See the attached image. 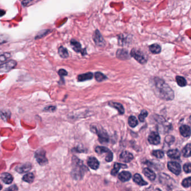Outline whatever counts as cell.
<instances>
[{"instance_id":"8992f818","label":"cell","mask_w":191,"mask_h":191,"mask_svg":"<svg viewBox=\"0 0 191 191\" xmlns=\"http://www.w3.org/2000/svg\"><path fill=\"white\" fill-rule=\"evenodd\" d=\"M46 152L44 150L42 149L38 150L35 153V157L38 163L41 165H44L48 163V160L46 158Z\"/></svg>"},{"instance_id":"ab89813d","label":"cell","mask_w":191,"mask_h":191,"mask_svg":"<svg viewBox=\"0 0 191 191\" xmlns=\"http://www.w3.org/2000/svg\"><path fill=\"white\" fill-rule=\"evenodd\" d=\"M56 107L55 106H49V107L45 108L44 110L47 112H53L56 110Z\"/></svg>"},{"instance_id":"7a4b0ae2","label":"cell","mask_w":191,"mask_h":191,"mask_svg":"<svg viewBox=\"0 0 191 191\" xmlns=\"http://www.w3.org/2000/svg\"><path fill=\"white\" fill-rule=\"evenodd\" d=\"M73 170L72 174L75 179H79L84 176V173L87 170L86 167L81 160L76 157L73 158Z\"/></svg>"},{"instance_id":"9a60e30c","label":"cell","mask_w":191,"mask_h":191,"mask_svg":"<svg viewBox=\"0 0 191 191\" xmlns=\"http://www.w3.org/2000/svg\"><path fill=\"white\" fill-rule=\"evenodd\" d=\"M88 164L90 168L93 170H97L99 167V162L95 157H90L88 160Z\"/></svg>"},{"instance_id":"d6986e66","label":"cell","mask_w":191,"mask_h":191,"mask_svg":"<svg viewBox=\"0 0 191 191\" xmlns=\"http://www.w3.org/2000/svg\"><path fill=\"white\" fill-rule=\"evenodd\" d=\"M131 177H132L131 174L129 172H127V171L122 172L118 175V179L123 182L128 181Z\"/></svg>"},{"instance_id":"5bb4252c","label":"cell","mask_w":191,"mask_h":191,"mask_svg":"<svg viewBox=\"0 0 191 191\" xmlns=\"http://www.w3.org/2000/svg\"><path fill=\"white\" fill-rule=\"evenodd\" d=\"M119 158L121 161L125 163H129L133 160V156L130 152L127 151H124L120 155Z\"/></svg>"},{"instance_id":"2e32d148","label":"cell","mask_w":191,"mask_h":191,"mask_svg":"<svg viewBox=\"0 0 191 191\" xmlns=\"http://www.w3.org/2000/svg\"><path fill=\"white\" fill-rule=\"evenodd\" d=\"M179 132L181 135L184 137H188L191 136V128L188 125H182L179 128Z\"/></svg>"},{"instance_id":"d590c367","label":"cell","mask_w":191,"mask_h":191,"mask_svg":"<svg viewBox=\"0 0 191 191\" xmlns=\"http://www.w3.org/2000/svg\"><path fill=\"white\" fill-rule=\"evenodd\" d=\"M49 30H43V31H41L40 33H39L35 37V39H39V38H41L43 37H44L45 35H46L48 33H49Z\"/></svg>"},{"instance_id":"3957f363","label":"cell","mask_w":191,"mask_h":191,"mask_svg":"<svg viewBox=\"0 0 191 191\" xmlns=\"http://www.w3.org/2000/svg\"><path fill=\"white\" fill-rule=\"evenodd\" d=\"M130 55L141 64H145L147 61L146 56L139 49H136L135 48L132 49L131 51Z\"/></svg>"},{"instance_id":"8fae6325","label":"cell","mask_w":191,"mask_h":191,"mask_svg":"<svg viewBox=\"0 0 191 191\" xmlns=\"http://www.w3.org/2000/svg\"><path fill=\"white\" fill-rule=\"evenodd\" d=\"M148 141L150 144L157 145L160 142V137L158 132H152L148 137Z\"/></svg>"},{"instance_id":"ba28073f","label":"cell","mask_w":191,"mask_h":191,"mask_svg":"<svg viewBox=\"0 0 191 191\" xmlns=\"http://www.w3.org/2000/svg\"><path fill=\"white\" fill-rule=\"evenodd\" d=\"M168 168L169 170L176 175H179L182 172L181 166L177 162H170L168 163Z\"/></svg>"},{"instance_id":"7402d4cb","label":"cell","mask_w":191,"mask_h":191,"mask_svg":"<svg viewBox=\"0 0 191 191\" xmlns=\"http://www.w3.org/2000/svg\"><path fill=\"white\" fill-rule=\"evenodd\" d=\"M167 155L170 158L178 159L181 157V153L178 149L170 150L167 152Z\"/></svg>"},{"instance_id":"5b68a950","label":"cell","mask_w":191,"mask_h":191,"mask_svg":"<svg viewBox=\"0 0 191 191\" xmlns=\"http://www.w3.org/2000/svg\"><path fill=\"white\" fill-rule=\"evenodd\" d=\"M95 152L99 155H102L105 154V160L107 162H111L113 160V155L112 151L108 149L106 147L104 146H97L95 148Z\"/></svg>"},{"instance_id":"d6a6232c","label":"cell","mask_w":191,"mask_h":191,"mask_svg":"<svg viewBox=\"0 0 191 191\" xmlns=\"http://www.w3.org/2000/svg\"><path fill=\"white\" fill-rule=\"evenodd\" d=\"M152 155L157 158L161 159L163 157L164 154L161 150H154L152 152Z\"/></svg>"},{"instance_id":"f1b7e54d","label":"cell","mask_w":191,"mask_h":191,"mask_svg":"<svg viewBox=\"0 0 191 191\" xmlns=\"http://www.w3.org/2000/svg\"><path fill=\"white\" fill-rule=\"evenodd\" d=\"M176 81L178 85L181 86V87H184L186 86L187 83L186 80L182 76H177L176 77Z\"/></svg>"},{"instance_id":"484cf974","label":"cell","mask_w":191,"mask_h":191,"mask_svg":"<svg viewBox=\"0 0 191 191\" xmlns=\"http://www.w3.org/2000/svg\"><path fill=\"white\" fill-rule=\"evenodd\" d=\"M35 176L32 173H29L24 176L23 180L24 182H27L28 183H31L34 181Z\"/></svg>"},{"instance_id":"6da1fadb","label":"cell","mask_w":191,"mask_h":191,"mask_svg":"<svg viewBox=\"0 0 191 191\" xmlns=\"http://www.w3.org/2000/svg\"><path fill=\"white\" fill-rule=\"evenodd\" d=\"M153 81L155 94L159 98L167 101L174 99V91L164 80L159 77H154Z\"/></svg>"},{"instance_id":"8d00e7d4","label":"cell","mask_w":191,"mask_h":191,"mask_svg":"<svg viewBox=\"0 0 191 191\" xmlns=\"http://www.w3.org/2000/svg\"><path fill=\"white\" fill-rule=\"evenodd\" d=\"M183 170L186 173H191V164H185L183 166Z\"/></svg>"},{"instance_id":"cb8c5ba5","label":"cell","mask_w":191,"mask_h":191,"mask_svg":"<svg viewBox=\"0 0 191 191\" xmlns=\"http://www.w3.org/2000/svg\"><path fill=\"white\" fill-rule=\"evenodd\" d=\"M121 168H127V166L125 164H122L118 163L114 164L113 169L111 171V174L112 176H116L119 172V169Z\"/></svg>"},{"instance_id":"277c9868","label":"cell","mask_w":191,"mask_h":191,"mask_svg":"<svg viewBox=\"0 0 191 191\" xmlns=\"http://www.w3.org/2000/svg\"><path fill=\"white\" fill-rule=\"evenodd\" d=\"M91 130L93 131L94 133H96L97 134V135L98 136V139L100 143L105 144L108 142L109 136L105 131L102 128L98 130L95 127H93L91 128Z\"/></svg>"},{"instance_id":"f546056e","label":"cell","mask_w":191,"mask_h":191,"mask_svg":"<svg viewBox=\"0 0 191 191\" xmlns=\"http://www.w3.org/2000/svg\"><path fill=\"white\" fill-rule=\"evenodd\" d=\"M128 123L130 127H132V128H134L138 125V121H137V119L135 117L133 116H131L128 118Z\"/></svg>"},{"instance_id":"ffe728a7","label":"cell","mask_w":191,"mask_h":191,"mask_svg":"<svg viewBox=\"0 0 191 191\" xmlns=\"http://www.w3.org/2000/svg\"><path fill=\"white\" fill-rule=\"evenodd\" d=\"M93 77V74L92 72H87L83 74H81L77 76V80L80 82L85 81L86 80H91Z\"/></svg>"},{"instance_id":"52a82bcc","label":"cell","mask_w":191,"mask_h":191,"mask_svg":"<svg viewBox=\"0 0 191 191\" xmlns=\"http://www.w3.org/2000/svg\"><path fill=\"white\" fill-rule=\"evenodd\" d=\"M17 62L14 60H10L0 65V72H8L16 67Z\"/></svg>"},{"instance_id":"e0dca14e","label":"cell","mask_w":191,"mask_h":191,"mask_svg":"<svg viewBox=\"0 0 191 191\" xmlns=\"http://www.w3.org/2000/svg\"><path fill=\"white\" fill-rule=\"evenodd\" d=\"M1 179L2 182L5 183V184H9L13 182L14 178L11 174L8 173H4L1 175Z\"/></svg>"},{"instance_id":"836d02e7","label":"cell","mask_w":191,"mask_h":191,"mask_svg":"<svg viewBox=\"0 0 191 191\" xmlns=\"http://www.w3.org/2000/svg\"><path fill=\"white\" fill-rule=\"evenodd\" d=\"M191 177H189L187 178L184 179L183 181H182V185L185 188H189L191 186Z\"/></svg>"},{"instance_id":"9c48e42d","label":"cell","mask_w":191,"mask_h":191,"mask_svg":"<svg viewBox=\"0 0 191 191\" xmlns=\"http://www.w3.org/2000/svg\"><path fill=\"white\" fill-rule=\"evenodd\" d=\"M93 39L95 44L99 47H103L105 46V42L102 37V34L98 30H96L93 36Z\"/></svg>"},{"instance_id":"4dcf8cb0","label":"cell","mask_w":191,"mask_h":191,"mask_svg":"<svg viewBox=\"0 0 191 191\" xmlns=\"http://www.w3.org/2000/svg\"><path fill=\"white\" fill-rule=\"evenodd\" d=\"M94 77L95 80L98 82H102L107 79L106 76H105L102 72H95L94 74Z\"/></svg>"},{"instance_id":"603a6c76","label":"cell","mask_w":191,"mask_h":191,"mask_svg":"<svg viewBox=\"0 0 191 191\" xmlns=\"http://www.w3.org/2000/svg\"><path fill=\"white\" fill-rule=\"evenodd\" d=\"M109 105L112 107L116 109L120 114H123L125 113V109L121 103L116 102L109 103Z\"/></svg>"},{"instance_id":"4fadbf2b","label":"cell","mask_w":191,"mask_h":191,"mask_svg":"<svg viewBox=\"0 0 191 191\" xmlns=\"http://www.w3.org/2000/svg\"><path fill=\"white\" fill-rule=\"evenodd\" d=\"M32 169V164L29 163L18 165L15 168V170L19 173H24L29 172Z\"/></svg>"},{"instance_id":"7c38bea8","label":"cell","mask_w":191,"mask_h":191,"mask_svg":"<svg viewBox=\"0 0 191 191\" xmlns=\"http://www.w3.org/2000/svg\"><path fill=\"white\" fill-rule=\"evenodd\" d=\"M117 57L121 60H127L130 59V56L128 52L126 49H118L116 53Z\"/></svg>"},{"instance_id":"74e56055","label":"cell","mask_w":191,"mask_h":191,"mask_svg":"<svg viewBox=\"0 0 191 191\" xmlns=\"http://www.w3.org/2000/svg\"><path fill=\"white\" fill-rule=\"evenodd\" d=\"M165 140V142L168 144H172L174 141V137L172 136H167Z\"/></svg>"},{"instance_id":"83f0119b","label":"cell","mask_w":191,"mask_h":191,"mask_svg":"<svg viewBox=\"0 0 191 191\" xmlns=\"http://www.w3.org/2000/svg\"><path fill=\"white\" fill-rule=\"evenodd\" d=\"M183 156L188 158L191 156V144L189 143L186 145V146L183 148L182 151Z\"/></svg>"},{"instance_id":"4316f807","label":"cell","mask_w":191,"mask_h":191,"mask_svg":"<svg viewBox=\"0 0 191 191\" xmlns=\"http://www.w3.org/2000/svg\"><path fill=\"white\" fill-rule=\"evenodd\" d=\"M58 54L63 58H67L69 55L67 49L63 46H61L58 49Z\"/></svg>"},{"instance_id":"b9f144b4","label":"cell","mask_w":191,"mask_h":191,"mask_svg":"<svg viewBox=\"0 0 191 191\" xmlns=\"http://www.w3.org/2000/svg\"><path fill=\"white\" fill-rule=\"evenodd\" d=\"M7 54H5L4 55H1L0 56V62H4V61L6 60L7 59V58H9L10 56H7Z\"/></svg>"},{"instance_id":"ac0fdd59","label":"cell","mask_w":191,"mask_h":191,"mask_svg":"<svg viewBox=\"0 0 191 191\" xmlns=\"http://www.w3.org/2000/svg\"><path fill=\"white\" fill-rule=\"evenodd\" d=\"M143 173L146 177L151 181H153L156 178V175L155 173L149 168H144L143 169Z\"/></svg>"},{"instance_id":"e575fe53","label":"cell","mask_w":191,"mask_h":191,"mask_svg":"<svg viewBox=\"0 0 191 191\" xmlns=\"http://www.w3.org/2000/svg\"><path fill=\"white\" fill-rule=\"evenodd\" d=\"M0 116L4 120H6L7 118L10 116V112L6 111H0Z\"/></svg>"},{"instance_id":"7bdbcfd3","label":"cell","mask_w":191,"mask_h":191,"mask_svg":"<svg viewBox=\"0 0 191 191\" xmlns=\"http://www.w3.org/2000/svg\"><path fill=\"white\" fill-rule=\"evenodd\" d=\"M30 2H32V1H24L21 3H22V4H23L24 6H27V4L30 3Z\"/></svg>"},{"instance_id":"ee69618b","label":"cell","mask_w":191,"mask_h":191,"mask_svg":"<svg viewBox=\"0 0 191 191\" xmlns=\"http://www.w3.org/2000/svg\"><path fill=\"white\" fill-rule=\"evenodd\" d=\"M5 14V11L4 10L0 9V17L4 16Z\"/></svg>"},{"instance_id":"1f68e13d","label":"cell","mask_w":191,"mask_h":191,"mask_svg":"<svg viewBox=\"0 0 191 191\" xmlns=\"http://www.w3.org/2000/svg\"><path fill=\"white\" fill-rule=\"evenodd\" d=\"M147 116H148V112L145 110H142L140 113L138 118H139V119L140 122H143L145 121L146 117H147Z\"/></svg>"},{"instance_id":"44dd1931","label":"cell","mask_w":191,"mask_h":191,"mask_svg":"<svg viewBox=\"0 0 191 191\" xmlns=\"http://www.w3.org/2000/svg\"><path fill=\"white\" fill-rule=\"evenodd\" d=\"M133 180L136 184H139V186H146L148 184L147 182L145 181L139 174H135L133 177Z\"/></svg>"},{"instance_id":"f6af8a7d","label":"cell","mask_w":191,"mask_h":191,"mask_svg":"<svg viewBox=\"0 0 191 191\" xmlns=\"http://www.w3.org/2000/svg\"><path fill=\"white\" fill-rule=\"evenodd\" d=\"M2 185L0 184V191L2 190Z\"/></svg>"},{"instance_id":"d4e9b609","label":"cell","mask_w":191,"mask_h":191,"mask_svg":"<svg viewBox=\"0 0 191 191\" xmlns=\"http://www.w3.org/2000/svg\"><path fill=\"white\" fill-rule=\"evenodd\" d=\"M149 48L150 51L153 54H159L162 51L161 46L156 43L150 45L149 47Z\"/></svg>"},{"instance_id":"f35d334b","label":"cell","mask_w":191,"mask_h":191,"mask_svg":"<svg viewBox=\"0 0 191 191\" xmlns=\"http://www.w3.org/2000/svg\"><path fill=\"white\" fill-rule=\"evenodd\" d=\"M58 74L61 76V77H62L63 76H65L67 75V72L64 69H60L58 71Z\"/></svg>"},{"instance_id":"30bf717a","label":"cell","mask_w":191,"mask_h":191,"mask_svg":"<svg viewBox=\"0 0 191 191\" xmlns=\"http://www.w3.org/2000/svg\"><path fill=\"white\" fill-rule=\"evenodd\" d=\"M70 44H71V47L75 52H76L77 53L80 52L83 56H84L86 54V51L85 49H83L81 48V44L76 40L71 39V41H70Z\"/></svg>"},{"instance_id":"60d3db41","label":"cell","mask_w":191,"mask_h":191,"mask_svg":"<svg viewBox=\"0 0 191 191\" xmlns=\"http://www.w3.org/2000/svg\"><path fill=\"white\" fill-rule=\"evenodd\" d=\"M18 188L16 186V185H13L11 186L6 189V191H18Z\"/></svg>"}]
</instances>
